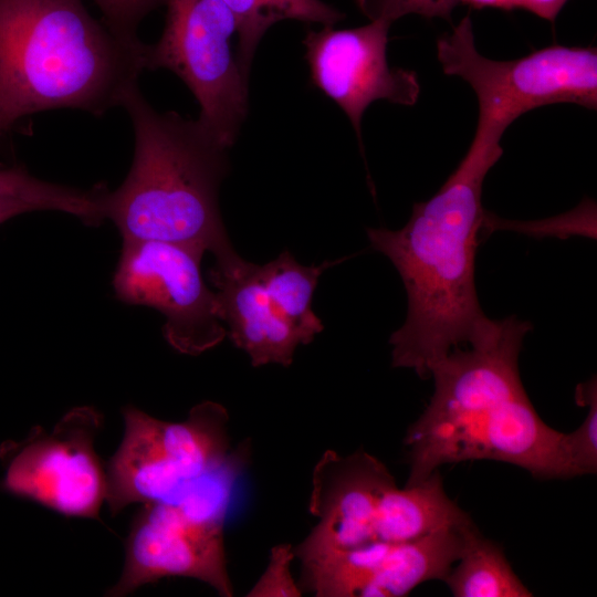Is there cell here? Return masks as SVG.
Instances as JSON below:
<instances>
[{
	"label": "cell",
	"mask_w": 597,
	"mask_h": 597,
	"mask_svg": "<svg viewBox=\"0 0 597 597\" xmlns=\"http://www.w3.org/2000/svg\"><path fill=\"white\" fill-rule=\"evenodd\" d=\"M39 211L32 202L19 197L0 193V223L19 214Z\"/></svg>",
	"instance_id": "cb8c5ba5"
},
{
	"label": "cell",
	"mask_w": 597,
	"mask_h": 597,
	"mask_svg": "<svg viewBox=\"0 0 597 597\" xmlns=\"http://www.w3.org/2000/svg\"><path fill=\"white\" fill-rule=\"evenodd\" d=\"M0 193L28 200L39 210L71 214L90 226L104 221L102 186L74 188L39 179L24 167H11L0 169Z\"/></svg>",
	"instance_id": "ac0fdd59"
},
{
	"label": "cell",
	"mask_w": 597,
	"mask_h": 597,
	"mask_svg": "<svg viewBox=\"0 0 597 597\" xmlns=\"http://www.w3.org/2000/svg\"><path fill=\"white\" fill-rule=\"evenodd\" d=\"M159 40L146 44L145 69L175 73L199 104L198 122L230 149L249 109V76L241 70L232 36L234 15L221 0H166Z\"/></svg>",
	"instance_id": "52a82bcc"
},
{
	"label": "cell",
	"mask_w": 597,
	"mask_h": 597,
	"mask_svg": "<svg viewBox=\"0 0 597 597\" xmlns=\"http://www.w3.org/2000/svg\"><path fill=\"white\" fill-rule=\"evenodd\" d=\"M121 107L133 125L134 156L122 185L105 192V219L123 240L177 243L211 252L216 261L234 255L219 207L229 149L198 119L155 109L138 82Z\"/></svg>",
	"instance_id": "277c9868"
},
{
	"label": "cell",
	"mask_w": 597,
	"mask_h": 597,
	"mask_svg": "<svg viewBox=\"0 0 597 597\" xmlns=\"http://www.w3.org/2000/svg\"><path fill=\"white\" fill-rule=\"evenodd\" d=\"M471 523L410 541L336 551L326 565L328 585L338 597H401L426 582L444 580Z\"/></svg>",
	"instance_id": "4fadbf2b"
},
{
	"label": "cell",
	"mask_w": 597,
	"mask_h": 597,
	"mask_svg": "<svg viewBox=\"0 0 597 597\" xmlns=\"http://www.w3.org/2000/svg\"><path fill=\"white\" fill-rule=\"evenodd\" d=\"M209 279L216 287L227 335L249 355L252 366H290L296 347L302 344L272 303L260 265L237 253L216 261Z\"/></svg>",
	"instance_id": "5bb4252c"
},
{
	"label": "cell",
	"mask_w": 597,
	"mask_h": 597,
	"mask_svg": "<svg viewBox=\"0 0 597 597\" xmlns=\"http://www.w3.org/2000/svg\"><path fill=\"white\" fill-rule=\"evenodd\" d=\"M359 11L369 21L389 23L408 15L451 20L454 8L461 0H354Z\"/></svg>",
	"instance_id": "44dd1931"
},
{
	"label": "cell",
	"mask_w": 597,
	"mask_h": 597,
	"mask_svg": "<svg viewBox=\"0 0 597 597\" xmlns=\"http://www.w3.org/2000/svg\"><path fill=\"white\" fill-rule=\"evenodd\" d=\"M238 24V60L249 76L252 61L266 31L284 20L335 25L345 14L322 0H221Z\"/></svg>",
	"instance_id": "e0dca14e"
},
{
	"label": "cell",
	"mask_w": 597,
	"mask_h": 597,
	"mask_svg": "<svg viewBox=\"0 0 597 597\" xmlns=\"http://www.w3.org/2000/svg\"><path fill=\"white\" fill-rule=\"evenodd\" d=\"M123 440L106 468V502L113 514L133 503L174 496L185 484L229 462L227 409L214 401L196 405L186 420L156 419L128 406Z\"/></svg>",
	"instance_id": "8992f818"
},
{
	"label": "cell",
	"mask_w": 597,
	"mask_h": 597,
	"mask_svg": "<svg viewBox=\"0 0 597 597\" xmlns=\"http://www.w3.org/2000/svg\"><path fill=\"white\" fill-rule=\"evenodd\" d=\"M575 399L588 408L587 416L573 432L565 433L564 444L572 478L597 471V384L595 376L577 385Z\"/></svg>",
	"instance_id": "d6986e66"
},
{
	"label": "cell",
	"mask_w": 597,
	"mask_h": 597,
	"mask_svg": "<svg viewBox=\"0 0 597 597\" xmlns=\"http://www.w3.org/2000/svg\"><path fill=\"white\" fill-rule=\"evenodd\" d=\"M455 597H530L503 549L485 538L474 523L464 532L463 547L443 580Z\"/></svg>",
	"instance_id": "9a60e30c"
},
{
	"label": "cell",
	"mask_w": 597,
	"mask_h": 597,
	"mask_svg": "<svg viewBox=\"0 0 597 597\" xmlns=\"http://www.w3.org/2000/svg\"><path fill=\"white\" fill-rule=\"evenodd\" d=\"M498 160L469 149L441 188L413 205L401 229H367L371 248L391 261L407 293L406 320L389 338L394 367L427 379L438 360L489 326L474 273L486 212L482 186Z\"/></svg>",
	"instance_id": "7a4b0ae2"
},
{
	"label": "cell",
	"mask_w": 597,
	"mask_h": 597,
	"mask_svg": "<svg viewBox=\"0 0 597 597\" xmlns=\"http://www.w3.org/2000/svg\"><path fill=\"white\" fill-rule=\"evenodd\" d=\"M532 324L491 320L469 347H455L430 369L433 394L409 427L410 472L418 484L441 465L492 460L536 479H570L564 432L545 423L522 384L519 355Z\"/></svg>",
	"instance_id": "6da1fadb"
},
{
	"label": "cell",
	"mask_w": 597,
	"mask_h": 597,
	"mask_svg": "<svg viewBox=\"0 0 597 597\" xmlns=\"http://www.w3.org/2000/svg\"><path fill=\"white\" fill-rule=\"evenodd\" d=\"M525 0H461V3L470 4L474 8H500L511 10L514 8H524Z\"/></svg>",
	"instance_id": "484cf974"
},
{
	"label": "cell",
	"mask_w": 597,
	"mask_h": 597,
	"mask_svg": "<svg viewBox=\"0 0 597 597\" xmlns=\"http://www.w3.org/2000/svg\"><path fill=\"white\" fill-rule=\"evenodd\" d=\"M295 558L291 544H279L271 548L265 570L249 590V597H298L302 591L295 582L291 565Z\"/></svg>",
	"instance_id": "7402d4cb"
},
{
	"label": "cell",
	"mask_w": 597,
	"mask_h": 597,
	"mask_svg": "<svg viewBox=\"0 0 597 597\" xmlns=\"http://www.w3.org/2000/svg\"><path fill=\"white\" fill-rule=\"evenodd\" d=\"M394 475L377 458L359 450L346 457L327 450L313 471L308 509L318 523L294 547L308 561L325 553L376 541V526Z\"/></svg>",
	"instance_id": "7c38bea8"
},
{
	"label": "cell",
	"mask_w": 597,
	"mask_h": 597,
	"mask_svg": "<svg viewBox=\"0 0 597 597\" xmlns=\"http://www.w3.org/2000/svg\"><path fill=\"white\" fill-rule=\"evenodd\" d=\"M102 422L95 408L75 407L50 432L35 427L24 440L2 443L1 488L65 516L98 519L107 490L94 448Z\"/></svg>",
	"instance_id": "ba28073f"
},
{
	"label": "cell",
	"mask_w": 597,
	"mask_h": 597,
	"mask_svg": "<svg viewBox=\"0 0 597 597\" xmlns=\"http://www.w3.org/2000/svg\"><path fill=\"white\" fill-rule=\"evenodd\" d=\"M224 520L188 515L170 502L143 504L126 540L119 580L107 596L122 597L165 577H188L233 595L223 541Z\"/></svg>",
	"instance_id": "8fae6325"
},
{
	"label": "cell",
	"mask_w": 597,
	"mask_h": 597,
	"mask_svg": "<svg viewBox=\"0 0 597 597\" xmlns=\"http://www.w3.org/2000/svg\"><path fill=\"white\" fill-rule=\"evenodd\" d=\"M146 44L115 35L83 0H0V136L39 112L119 107Z\"/></svg>",
	"instance_id": "3957f363"
},
{
	"label": "cell",
	"mask_w": 597,
	"mask_h": 597,
	"mask_svg": "<svg viewBox=\"0 0 597 597\" xmlns=\"http://www.w3.org/2000/svg\"><path fill=\"white\" fill-rule=\"evenodd\" d=\"M203 252L170 242L123 240L113 277L118 300L159 311L169 345L199 355L227 336L216 292L201 273Z\"/></svg>",
	"instance_id": "9c48e42d"
},
{
	"label": "cell",
	"mask_w": 597,
	"mask_h": 597,
	"mask_svg": "<svg viewBox=\"0 0 597 597\" xmlns=\"http://www.w3.org/2000/svg\"><path fill=\"white\" fill-rule=\"evenodd\" d=\"M566 1L567 0H525L523 9L553 22Z\"/></svg>",
	"instance_id": "d4e9b609"
},
{
	"label": "cell",
	"mask_w": 597,
	"mask_h": 597,
	"mask_svg": "<svg viewBox=\"0 0 597 597\" xmlns=\"http://www.w3.org/2000/svg\"><path fill=\"white\" fill-rule=\"evenodd\" d=\"M489 230L491 233L495 229H511L543 238L556 235L568 238L572 234L596 238V209L591 200H587L570 212L542 221H511L496 218L485 212L482 232ZM483 235V234H482Z\"/></svg>",
	"instance_id": "ffe728a7"
},
{
	"label": "cell",
	"mask_w": 597,
	"mask_h": 597,
	"mask_svg": "<svg viewBox=\"0 0 597 597\" xmlns=\"http://www.w3.org/2000/svg\"><path fill=\"white\" fill-rule=\"evenodd\" d=\"M437 56L447 75L459 76L478 98V123L470 148L502 156L500 140L521 115L536 107L572 103L597 108V50L551 45L526 56L496 61L475 46L467 14L438 39Z\"/></svg>",
	"instance_id": "5b68a950"
},
{
	"label": "cell",
	"mask_w": 597,
	"mask_h": 597,
	"mask_svg": "<svg viewBox=\"0 0 597 597\" xmlns=\"http://www.w3.org/2000/svg\"><path fill=\"white\" fill-rule=\"evenodd\" d=\"M345 259L306 266L296 262L285 250L273 261L260 265L262 281L272 303L302 345L313 342L323 331V323L312 310L318 279L324 271Z\"/></svg>",
	"instance_id": "2e32d148"
},
{
	"label": "cell",
	"mask_w": 597,
	"mask_h": 597,
	"mask_svg": "<svg viewBox=\"0 0 597 597\" xmlns=\"http://www.w3.org/2000/svg\"><path fill=\"white\" fill-rule=\"evenodd\" d=\"M102 13L103 23L118 38L140 41L138 27L146 15L166 0H91Z\"/></svg>",
	"instance_id": "603a6c76"
},
{
	"label": "cell",
	"mask_w": 597,
	"mask_h": 597,
	"mask_svg": "<svg viewBox=\"0 0 597 597\" xmlns=\"http://www.w3.org/2000/svg\"><path fill=\"white\" fill-rule=\"evenodd\" d=\"M390 25L387 21L339 30L323 25L308 30L302 40L312 84L347 115L362 148V118L373 102L411 106L420 94L416 72L388 64Z\"/></svg>",
	"instance_id": "30bf717a"
}]
</instances>
